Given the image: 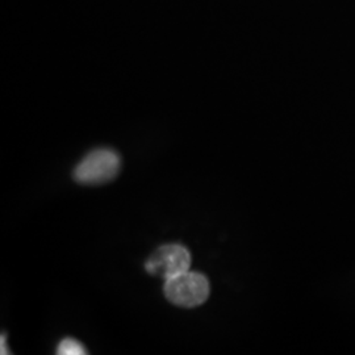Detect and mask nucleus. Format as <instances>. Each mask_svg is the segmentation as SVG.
Wrapping results in <instances>:
<instances>
[{
	"label": "nucleus",
	"mask_w": 355,
	"mask_h": 355,
	"mask_svg": "<svg viewBox=\"0 0 355 355\" xmlns=\"http://www.w3.org/2000/svg\"><path fill=\"white\" fill-rule=\"evenodd\" d=\"M164 291L170 303L182 308H195L207 302L209 296V282L203 274L189 270L166 280Z\"/></svg>",
	"instance_id": "obj_1"
},
{
	"label": "nucleus",
	"mask_w": 355,
	"mask_h": 355,
	"mask_svg": "<svg viewBox=\"0 0 355 355\" xmlns=\"http://www.w3.org/2000/svg\"><path fill=\"white\" fill-rule=\"evenodd\" d=\"M0 343H1V347H0V353L1 354H8V350H7V345H6V336L1 334V338H0Z\"/></svg>",
	"instance_id": "obj_5"
},
{
	"label": "nucleus",
	"mask_w": 355,
	"mask_h": 355,
	"mask_svg": "<svg viewBox=\"0 0 355 355\" xmlns=\"http://www.w3.org/2000/svg\"><path fill=\"white\" fill-rule=\"evenodd\" d=\"M121 166L120 155L112 149L89 153L76 167L74 179L80 184H102L117 177Z\"/></svg>",
	"instance_id": "obj_2"
},
{
	"label": "nucleus",
	"mask_w": 355,
	"mask_h": 355,
	"mask_svg": "<svg viewBox=\"0 0 355 355\" xmlns=\"http://www.w3.org/2000/svg\"><path fill=\"white\" fill-rule=\"evenodd\" d=\"M57 354L83 355L87 354V352L79 341H76L74 338H64L57 347Z\"/></svg>",
	"instance_id": "obj_4"
},
{
	"label": "nucleus",
	"mask_w": 355,
	"mask_h": 355,
	"mask_svg": "<svg viewBox=\"0 0 355 355\" xmlns=\"http://www.w3.org/2000/svg\"><path fill=\"white\" fill-rule=\"evenodd\" d=\"M191 254L182 245H164L149 257L146 271L162 279H171L190 270Z\"/></svg>",
	"instance_id": "obj_3"
}]
</instances>
